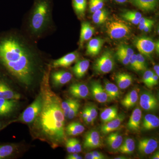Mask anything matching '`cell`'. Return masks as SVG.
<instances>
[{
  "instance_id": "cell-1",
  "label": "cell",
  "mask_w": 159,
  "mask_h": 159,
  "mask_svg": "<svg viewBox=\"0 0 159 159\" xmlns=\"http://www.w3.org/2000/svg\"><path fill=\"white\" fill-rule=\"evenodd\" d=\"M51 62L20 29L0 32V67L20 85L29 89L40 83Z\"/></svg>"
},
{
  "instance_id": "cell-2",
  "label": "cell",
  "mask_w": 159,
  "mask_h": 159,
  "mask_svg": "<svg viewBox=\"0 0 159 159\" xmlns=\"http://www.w3.org/2000/svg\"><path fill=\"white\" fill-rule=\"evenodd\" d=\"M51 66L40 82L43 97L41 109L30 125L34 139L47 142L52 148H57L66 140L65 119L59 97L51 90L50 81Z\"/></svg>"
},
{
  "instance_id": "cell-3",
  "label": "cell",
  "mask_w": 159,
  "mask_h": 159,
  "mask_svg": "<svg viewBox=\"0 0 159 159\" xmlns=\"http://www.w3.org/2000/svg\"><path fill=\"white\" fill-rule=\"evenodd\" d=\"M53 7V0H33L23 19L21 31L36 43L51 34L54 29Z\"/></svg>"
},
{
  "instance_id": "cell-4",
  "label": "cell",
  "mask_w": 159,
  "mask_h": 159,
  "mask_svg": "<svg viewBox=\"0 0 159 159\" xmlns=\"http://www.w3.org/2000/svg\"><path fill=\"white\" fill-rule=\"evenodd\" d=\"M106 22V32L112 39H122L131 33L130 27L123 20L114 18Z\"/></svg>"
},
{
  "instance_id": "cell-5",
  "label": "cell",
  "mask_w": 159,
  "mask_h": 159,
  "mask_svg": "<svg viewBox=\"0 0 159 159\" xmlns=\"http://www.w3.org/2000/svg\"><path fill=\"white\" fill-rule=\"evenodd\" d=\"M42 103V95L40 92L34 101L25 110L14 122H20L30 125L34 122L40 111Z\"/></svg>"
},
{
  "instance_id": "cell-6",
  "label": "cell",
  "mask_w": 159,
  "mask_h": 159,
  "mask_svg": "<svg viewBox=\"0 0 159 159\" xmlns=\"http://www.w3.org/2000/svg\"><path fill=\"white\" fill-rule=\"evenodd\" d=\"M115 66L113 54L109 51L104 52L94 62L93 69L97 74H108L112 71Z\"/></svg>"
},
{
  "instance_id": "cell-7",
  "label": "cell",
  "mask_w": 159,
  "mask_h": 159,
  "mask_svg": "<svg viewBox=\"0 0 159 159\" xmlns=\"http://www.w3.org/2000/svg\"><path fill=\"white\" fill-rule=\"evenodd\" d=\"M134 44L140 54L151 58L155 50L156 43L153 39L146 36H140L136 38Z\"/></svg>"
},
{
  "instance_id": "cell-8",
  "label": "cell",
  "mask_w": 159,
  "mask_h": 159,
  "mask_svg": "<svg viewBox=\"0 0 159 159\" xmlns=\"http://www.w3.org/2000/svg\"><path fill=\"white\" fill-rule=\"evenodd\" d=\"M73 74L64 70L54 71L50 73V81L54 88L62 86L70 82L73 78Z\"/></svg>"
},
{
  "instance_id": "cell-9",
  "label": "cell",
  "mask_w": 159,
  "mask_h": 159,
  "mask_svg": "<svg viewBox=\"0 0 159 159\" xmlns=\"http://www.w3.org/2000/svg\"><path fill=\"white\" fill-rule=\"evenodd\" d=\"M139 103L141 107L147 111H156L159 107L157 98L152 93L148 91H145L141 94Z\"/></svg>"
},
{
  "instance_id": "cell-10",
  "label": "cell",
  "mask_w": 159,
  "mask_h": 159,
  "mask_svg": "<svg viewBox=\"0 0 159 159\" xmlns=\"http://www.w3.org/2000/svg\"><path fill=\"white\" fill-rule=\"evenodd\" d=\"M83 147L86 149H94L102 147V140L99 132L95 130L88 132L84 137Z\"/></svg>"
},
{
  "instance_id": "cell-11",
  "label": "cell",
  "mask_w": 159,
  "mask_h": 159,
  "mask_svg": "<svg viewBox=\"0 0 159 159\" xmlns=\"http://www.w3.org/2000/svg\"><path fill=\"white\" fill-rule=\"evenodd\" d=\"M79 57V53L77 51L68 53L58 59L51 61V68L68 67L74 63L77 62Z\"/></svg>"
},
{
  "instance_id": "cell-12",
  "label": "cell",
  "mask_w": 159,
  "mask_h": 159,
  "mask_svg": "<svg viewBox=\"0 0 159 159\" xmlns=\"http://www.w3.org/2000/svg\"><path fill=\"white\" fill-rule=\"evenodd\" d=\"M91 94L92 97L99 103H106L110 100L105 89L98 81H93L90 85Z\"/></svg>"
},
{
  "instance_id": "cell-13",
  "label": "cell",
  "mask_w": 159,
  "mask_h": 159,
  "mask_svg": "<svg viewBox=\"0 0 159 159\" xmlns=\"http://www.w3.org/2000/svg\"><path fill=\"white\" fill-rule=\"evenodd\" d=\"M158 146V143L155 139L146 138L139 140L138 150L143 155H148L153 153Z\"/></svg>"
},
{
  "instance_id": "cell-14",
  "label": "cell",
  "mask_w": 159,
  "mask_h": 159,
  "mask_svg": "<svg viewBox=\"0 0 159 159\" xmlns=\"http://www.w3.org/2000/svg\"><path fill=\"white\" fill-rule=\"evenodd\" d=\"M69 93L75 99H83L87 98L89 94L88 87L82 83H75L71 84Z\"/></svg>"
},
{
  "instance_id": "cell-15",
  "label": "cell",
  "mask_w": 159,
  "mask_h": 159,
  "mask_svg": "<svg viewBox=\"0 0 159 159\" xmlns=\"http://www.w3.org/2000/svg\"><path fill=\"white\" fill-rule=\"evenodd\" d=\"M142 111L139 107L135 109L127 123V127L129 130L132 132L138 133L141 129Z\"/></svg>"
},
{
  "instance_id": "cell-16",
  "label": "cell",
  "mask_w": 159,
  "mask_h": 159,
  "mask_svg": "<svg viewBox=\"0 0 159 159\" xmlns=\"http://www.w3.org/2000/svg\"><path fill=\"white\" fill-rule=\"evenodd\" d=\"M125 118L124 114H119L115 119L103 123L100 128V132L103 134L106 135L115 131L120 127Z\"/></svg>"
},
{
  "instance_id": "cell-17",
  "label": "cell",
  "mask_w": 159,
  "mask_h": 159,
  "mask_svg": "<svg viewBox=\"0 0 159 159\" xmlns=\"http://www.w3.org/2000/svg\"><path fill=\"white\" fill-rule=\"evenodd\" d=\"M19 100L0 98V116H8L13 113L19 106Z\"/></svg>"
},
{
  "instance_id": "cell-18",
  "label": "cell",
  "mask_w": 159,
  "mask_h": 159,
  "mask_svg": "<svg viewBox=\"0 0 159 159\" xmlns=\"http://www.w3.org/2000/svg\"><path fill=\"white\" fill-rule=\"evenodd\" d=\"M0 98L19 100L20 99L21 96L11 89L5 80L0 78Z\"/></svg>"
},
{
  "instance_id": "cell-19",
  "label": "cell",
  "mask_w": 159,
  "mask_h": 159,
  "mask_svg": "<svg viewBox=\"0 0 159 159\" xmlns=\"http://www.w3.org/2000/svg\"><path fill=\"white\" fill-rule=\"evenodd\" d=\"M106 139L108 148L113 151H118L123 141V137L119 132H112L109 134Z\"/></svg>"
},
{
  "instance_id": "cell-20",
  "label": "cell",
  "mask_w": 159,
  "mask_h": 159,
  "mask_svg": "<svg viewBox=\"0 0 159 159\" xmlns=\"http://www.w3.org/2000/svg\"><path fill=\"white\" fill-rule=\"evenodd\" d=\"M104 40L100 38H96L91 39L87 46V55L95 56L98 55L102 49Z\"/></svg>"
},
{
  "instance_id": "cell-21",
  "label": "cell",
  "mask_w": 159,
  "mask_h": 159,
  "mask_svg": "<svg viewBox=\"0 0 159 159\" xmlns=\"http://www.w3.org/2000/svg\"><path fill=\"white\" fill-rule=\"evenodd\" d=\"M95 32V28L88 22H83L81 24L79 44L82 47L84 43L90 39Z\"/></svg>"
},
{
  "instance_id": "cell-22",
  "label": "cell",
  "mask_w": 159,
  "mask_h": 159,
  "mask_svg": "<svg viewBox=\"0 0 159 159\" xmlns=\"http://www.w3.org/2000/svg\"><path fill=\"white\" fill-rule=\"evenodd\" d=\"M131 3L142 11H153L157 6L159 0H130Z\"/></svg>"
},
{
  "instance_id": "cell-23",
  "label": "cell",
  "mask_w": 159,
  "mask_h": 159,
  "mask_svg": "<svg viewBox=\"0 0 159 159\" xmlns=\"http://www.w3.org/2000/svg\"><path fill=\"white\" fill-rule=\"evenodd\" d=\"M89 61L87 59L80 60L72 68L73 73L77 78H81L84 77L88 70L89 67Z\"/></svg>"
},
{
  "instance_id": "cell-24",
  "label": "cell",
  "mask_w": 159,
  "mask_h": 159,
  "mask_svg": "<svg viewBox=\"0 0 159 159\" xmlns=\"http://www.w3.org/2000/svg\"><path fill=\"white\" fill-rule=\"evenodd\" d=\"M141 123V127L143 130H152L159 127V119L158 117L153 114H147L144 117Z\"/></svg>"
},
{
  "instance_id": "cell-25",
  "label": "cell",
  "mask_w": 159,
  "mask_h": 159,
  "mask_svg": "<svg viewBox=\"0 0 159 159\" xmlns=\"http://www.w3.org/2000/svg\"><path fill=\"white\" fill-rule=\"evenodd\" d=\"M139 98L138 90L134 89L126 94L121 100V104L126 109H129L136 105Z\"/></svg>"
},
{
  "instance_id": "cell-26",
  "label": "cell",
  "mask_w": 159,
  "mask_h": 159,
  "mask_svg": "<svg viewBox=\"0 0 159 159\" xmlns=\"http://www.w3.org/2000/svg\"><path fill=\"white\" fill-rule=\"evenodd\" d=\"M117 86L121 89H125L132 84L133 77L130 74L125 73H118L115 76Z\"/></svg>"
},
{
  "instance_id": "cell-27",
  "label": "cell",
  "mask_w": 159,
  "mask_h": 159,
  "mask_svg": "<svg viewBox=\"0 0 159 159\" xmlns=\"http://www.w3.org/2000/svg\"><path fill=\"white\" fill-rule=\"evenodd\" d=\"M104 88L110 101H114L120 98L121 92L119 87L116 84L108 80H105Z\"/></svg>"
},
{
  "instance_id": "cell-28",
  "label": "cell",
  "mask_w": 159,
  "mask_h": 159,
  "mask_svg": "<svg viewBox=\"0 0 159 159\" xmlns=\"http://www.w3.org/2000/svg\"><path fill=\"white\" fill-rule=\"evenodd\" d=\"M85 130L84 126L79 122L70 123L65 127L66 134L70 136H76L82 134Z\"/></svg>"
},
{
  "instance_id": "cell-29",
  "label": "cell",
  "mask_w": 159,
  "mask_h": 159,
  "mask_svg": "<svg viewBox=\"0 0 159 159\" xmlns=\"http://www.w3.org/2000/svg\"><path fill=\"white\" fill-rule=\"evenodd\" d=\"M118 115V110L116 107H110L101 112L100 115V120L102 123H106L116 118Z\"/></svg>"
},
{
  "instance_id": "cell-30",
  "label": "cell",
  "mask_w": 159,
  "mask_h": 159,
  "mask_svg": "<svg viewBox=\"0 0 159 159\" xmlns=\"http://www.w3.org/2000/svg\"><path fill=\"white\" fill-rule=\"evenodd\" d=\"M135 149V143L131 138H126L122 142V145L119 148L118 152L122 154H131Z\"/></svg>"
},
{
  "instance_id": "cell-31",
  "label": "cell",
  "mask_w": 159,
  "mask_h": 159,
  "mask_svg": "<svg viewBox=\"0 0 159 159\" xmlns=\"http://www.w3.org/2000/svg\"><path fill=\"white\" fill-rule=\"evenodd\" d=\"M108 18V12L105 9L97 10L93 13L92 19L95 24L101 25L106 22Z\"/></svg>"
},
{
  "instance_id": "cell-32",
  "label": "cell",
  "mask_w": 159,
  "mask_h": 159,
  "mask_svg": "<svg viewBox=\"0 0 159 159\" xmlns=\"http://www.w3.org/2000/svg\"><path fill=\"white\" fill-rule=\"evenodd\" d=\"M17 145L16 144H7L0 146V159L6 158L11 156L17 150Z\"/></svg>"
},
{
  "instance_id": "cell-33",
  "label": "cell",
  "mask_w": 159,
  "mask_h": 159,
  "mask_svg": "<svg viewBox=\"0 0 159 159\" xmlns=\"http://www.w3.org/2000/svg\"><path fill=\"white\" fill-rule=\"evenodd\" d=\"M75 13L79 17L84 16L87 7V0H72Z\"/></svg>"
},
{
  "instance_id": "cell-34",
  "label": "cell",
  "mask_w": 159,
  "mask_h": 159,
  "mask_svg": "<svg viewBox=\"0 0 159 159\" xmlns=\"http://www.w3.org/2000/svg\"><path fill=\"white\" fill-rule=\"evenodd\" d=\"M79 101L77 99L72 98H70L61 102V107L65 117L67 118L69 111Z\"/></svg>"
},
{
  "instance_id": "cell-35",
  "label": "cell",
  "mask_w": 159,
  "mask_h": 159,
  "mask_svg": "<svg viewBox=\"0 0 159 159\" xmlns=\"http://www.w3.org/2000/svg\"><path fill=\"white\" fill-rule=\"evenodd\" d=\"M104 0H89V9L92 13L103 8Z\"/></svg>"
},
{
  "instance_id": "cell-36",
  "label": "cell",
  "mask_w": 159,
  "mask_h": 159,
  "mask_svg": "<svg viewBox=\"0 0 159 159\" xmlns=\"http://www.w3.org/2000/svg\"><path fill=\"white\" fill-rule=\"evenodd\" d=\"M116 53L123 54L129 58L134 54V50L130 47L124 44L121 45L118 47Z\"/></svg>"
},
{
  "instance_id": "cell-37",
  "label": "cell",
  "mask_w": 159,
  "mask_h": 159,
  "mask_svg": "<svg viewBox=\"0 0 159 159\" xmlns=\"http://www.w3.org/2000/svg\"><path fill=\"white\" fill-rule=\"evenodd\" d=\"M137 59L141 71L146 70L147 68V65L144 55L140 53L137 54Z\"/></svg>"
},
{
  "instance_id": "cell-38",
  "label": "cell",
  "mask_w": 159,
  "mask_h": 159,
  "mask_svg": "<svg viewBox=\"0 0 159 159\" xmlns=\"http://www.w3.org/2000/svg\"><path fill=\"white\" fill-rule=\"evenodd\" d=\"M80 104L79 102L77 103L76 105H74L72 108L69 111L67 117L66 118L69 119H72L75 118L77 116L78 112H79L80 108Z\"/></svg>"
},
{
  "instance_id": "cell-39",
  "label": "cell",
  "mask_w": 159,
  "mask_h": 159,
  "mask_svg": "<svg viewBox=\"0 0 159 159\" xmlns=\"http://www.w3.org/2000/svg\"><path fill=\"white\" fill-rule=\"evenodd\" d=\"M154 74L155 73L153 71L151 70H146L143 74L142 81L147 87H148L151 80Z\"/></svg>"
},
{
  "instance_id": "cell-40",
  "label": "cell",
  "mask_w": 159,
  "mask_h": 159,
  "mask_svg": "<svg viewBox=\"0 0 159 159\" xmlns=\"http://www.w3.org/2000/svg\"><path fill=\"white\" fill-rule=\"evenodd\" d=\"M129 64L131 68L135 71H141L137 59V54H134L129 59Z\"/></svg>"
},
{
  "instance_id": "cell-41",
  "label": "cell",
  "mask_w": 159,
  "mask_h": 159,
  "mask_svg": "<svg viewBox=\"0 0 159 159\" xmlns=\"http://www.w3.org/2000/svg\"><path fill=\"white\" fill-rule=\"evenodd\" d=\"M122 17H131L136 18L140 20L142 17V14L139 11L131 10L126 11L125 13L122 15Z\"/></svg>"
},
{
  "instance_id": "cell-42",
  "label": "cell",
  "mask_w": 159,
  "mask_h": 159,
  "mask_svg": "<svg viewBox=\"0 0 159 159\" xmlns=\"http://www.w3.org/2000/svg\"><path fill=\"white\" fill-rule=\"evenodd\" d=\"M87 108L88 109L89 115L93 119L94 121H95L98 116L97 107L94 105H90L87 106Z\"/></svg>"
},
{
  "instance_id": "cell-43",
  "label": "cell",
  "mask_w": 159,
  "mask_h": 159,
  "mask_svg": "<svg viewBox=\"0 0 159 159\" xmlns=\"http://www.w3.org/2000/svg\"><path fill=\"white\" fill-rule=\"evenodd\" d=\"M71 140L75 149V152L78 153L81 152L82 151V147L79 140L75 138H71Z\"/></svg>"
},
{
  "instance_id": "cell-44",
  "label": "cell",
  "mask_w": 159,
  "mask_h": 159,
  "mask_svg": "<svg viewBox=\"0 0 159 159\" xmlns=\"http://www.w3.org/2000/svg\"><path fill=\"white\" fill-rule=\"evenodd\" d=\"M116 55L117 59L120 62L122 63V64L124 65H127L129 64V59H130L129 57H126L123 54H118V53H116Z\"/></svg>"
},
{
  "instance_id": "cell-45",
  "label": "cell",
  "mask_w": 159,
  "mask_h": 159,
  "mask_svg": "<svg viewBox=\"0 0 159 159\" xmlns=\"http://www.w3.org/2000/svg\"><path fill=\"white\" fill-rule=\"evenodd\" d=\"M66 150L69 153H74L75 152L73 143L71 141V139H69L66 141Z\"/></svg>"
},
{
  "instance_id": "cell-46",
  "label": "cell",
  "mask_w": 159,
  "mask_h": 159,
  "mask_svg": "<svg viewBox=\"0 0 159 159\" xmlns=\"http://www.w3.org/2000/svg\"><path fill=\"white\" fill-rule=\"evenodd\" d=\"M159 77L156 74H154L149 84H148V88H152L155 86L157 85L158 83Z\"/></svg>"
},
{
  "instance_id": "cell-47",
  "label": "cell",
  "mask_w": 159,
  "mask_h": 159,
  "mask_svg": "<svg viewBox=\"0 0 159 159\" xmlns=\"http://www.w3.org/2000/svg\"><path fill=\"white\" fill-rule=\"evenodd\" d=\"M92 153L93 155L96 159H105V157L103 155V154L97 151H93L92 152Z\"/></svg>"
},
{
  "instance_id": "cell-48",
  "label": "cell",
  "mask_w": 159,
  "mask_h": 159,
  "mask_svg": "<svg viewBox=\"0 0 159 159\" xmlns=\"http://www.w3.org/2000/svg\"><path fill=\"white\" fill-rule=\"evenodd\" d=\"M68 159H82V157L80 156L78 153L77 152H74V153H70V154L66 158Z\"/></svg>"
},
{
  "instance_id": "cell-49",
  "label": "cell",
  "mask_w": 159,
  "mask_h": 159,
  "mask_svg": "<svg viewBox=\"0 0 159 159\" xmlns=\"http://www.w3.org/2000/svg\"><path fill=\"white\" fill-rule=\"evenodd\" d=\"M153 22H154V21L150 19V20L148 21L147 22L142 23V24H139L138 28H139V30L143 31V29H145L146 26L149 25V24H150V23Z\"/></svg>"
},
{
  "instance_id": "cell-50",
  "label": "cell",
  "mask_w": 159,
  "mask_h": 159,
  "mask_svg": "<svg viewBox=\"0 0 159 159\" xmlns=\"http://www.w3.org/2000/svg\"><path fill=\"white\" fill-rule=\"evenodd\" d=\"M89 115L88 109L87 108V107H85V108H84V109L83 110L82 113H81V117H82V119L84 120V121L87 118Z\"/></svg>"
},
{
  "instance_id": "cell-51",
  "label": "cell",
  "mask_w": 159,
  "mask_h": 159,
  "mask_svg": "<svg viewBox=\"0 0 159 159\" xmlns=\"http://www.w3.org/2000/svg\"><path fill=\"white\" fill-rule=\"evenodd\" d=\"M154 24V22L149 24V25H148L146 27L143 29V31L146 32H148L149 31H151L152 29V27H153Z\"/></svg>"
},
{
  "instance_id": "cell-52",
  "label": "cell",
  "mask_w": 159,
  "mask_h": 159,
  "mask_svg": "<svg viewBox=\"0 0 159 159\" xmlns=\"http://www.w3.org/2000/svg\"><path fill=\"white\" fill-rule=\"evenodd\" d=\"M84 122L87 124H92L93 123L94 121L93 119H92V117L90 116L89 115L88 116L87 118L84 120Z\"/></svg>"
},
{
  "instance_id": "cell-53",
  "label": "cell",
  "mask_w": 159,
  "mask_h": 159,
  "mask_svg": "<svg viewBox=\"0 0 159 159\" xmlns=\"http://www.w3.org/2000/svg\"><path fill=\"white\" fill-rule=\"evenodd\" d=\"M84 158L86 159H96L92 152H88V153L86 154L85 156H84Z\"/></svg>"
},
{
  "instance_id": "cell-54",
  "label": "cell",
  "mask_w": 159,
  "mask_h": 159,
  "mask_svg": "<svg viewBox=\"0 0 159 159\" xmlns=\"http://www.w3.org/2000/svg\"><path fill=\"white\" fill-rule=\"evenodd\" d=\"M154 70L155 74L159 77V66L158 65H156L154 66Z\"/></svg>"
},
{
  "instance_id": "cell-55",
  "label": "cell",
  "mask_w": 159,
  "mask_h": 159,
  "mask_svg": "<svg viewBox=\"0 0 159 159\" xmlns=\"http://www.w3.org/2000/svg\"><path fill=\"white\" fill-rule=\"evenodd\" d=\"M152 159H159V152H157L154 154L152 156Z\"/></svg>"
},
{
  "instance_id": "cell-56",
  "label": "cell",
  "mask_w": 159,
  "mask_h": 159,
  "mask_svg": "<svg viewBox=\"0 0 159 159\" xmlns=\"http://www.w3.org/2000/svg\"><path fill=\"white\" fill-rule=\"evenodd\" d=\"M115 2L120 4H123V3H126V2H128L129 0H114Z\"/></svg>"
},
{
  "instance_id": "cell-57",
  "label": "cell",
  "mask_w": 159,
  "mask_h": 159,
  "mask_svg": "<svg viewBox=\"0 0 159 159\" xmlns=\"http://www.w3.org/2000/svg\"><path fill=\"white\" fill-rule=\"evenodd\" d=\"M155 50H156L157 53L159 54V42L156 43Z\"/></svg>"
},
{
  "instance_id": "cell-58",
  "label": "cell",
  "mask_w": 159,
  "mask_h": 159,
  "mask_svg": "<svg viewBox=\"0 0 159 159\" xmlns=\"http://www.w3.org/2000/svg\"><path fill=\"white\" fill-rule=\"evenodd\" d=\"M115 159H126L125 157L123 156H120L117 157L115 158Z\"/></svg>"
},
{
  "instance_id": "cell-59",
  "label": "cell",
  "mask_w": 159,
  "mask_h": 159,
  "mask_svg": "<svg viewBox=\"0 0 159 159\" xmlns=\"http://www.w3.org/2000/svg\"><path fill=\"white\" fill-rule=\"evenodd\" d=\"M1 126H2V124H1V123L0 122V128H1Z\"/></svg>"
}]
</instances>
